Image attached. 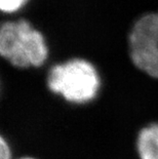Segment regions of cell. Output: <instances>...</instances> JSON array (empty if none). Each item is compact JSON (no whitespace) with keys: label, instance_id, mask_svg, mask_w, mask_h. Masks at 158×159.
<instances>
[{"label":"cell","instance_id":"6da1fadb","mask_svg":"<svg viewBox=\"0 0 158 159\" xmlns=\"http://www.w3.org/2000/svg\"><path fill=\"white\" fill-rule=\"evenodd\" d=\"M0 55L18 68L39 67L48 50L42 34L26 20L4 22L0 27Z\"/></svg>","mask_w":158,"mask_h":159},{"label":"cell","instance_id":"7a4b0ae2","mask_svg":"<svg viewBox=\"0 0 158 159\" xmlns=\"http://www.w3.org/2000/svg\"><path fill=\"white\" fill-rule=\"evenodd\" d=\"M48 89L66 101L84 104L95 99L100 89V77L92 64L73 59L52 67L47 76Z\"/></svg>","mask_w":158,"mask_h":159},{"label":"cell","instance_id":"3957f363","mask_svg":"<svg viewBox=\"0 0 158 159\" xmlns=\"http://www.w3.org/2000/svg\"><path fill=\"white\" fill-rule=\"evenodd\" d=\"M129 45L133 65L158 78V12L145 13L133 24Z\"/></svg>","mask_w":158,"mask_h":159},{"label":"cell","instance_id":"277c9868","mask_svg":"<svg viewBox=\"0 0 158 159\" xmlns=\"http://www.w3.org/2000/svg\"><path fill=\"white\" fill-rule=\"evenodd\" d=\"M137 148L141 159H158V123L144 127L140 131Z\"/></svg>","mask_w":158,"mask_h":159},{"label":"cell","instance_id":"5b68a950","mask_svg":"<svg viewBox=\"0 0 158 159\" xmlns=\"http://www.w3.org/2000/svg\"><path fill=\"white\" fill-rule=\"evenodd\" d=\"M27 0H0V9L3 12H15L25 4Z\"/></svg>","mask_w":158,"mask_h":159},{"label":"cell","instance_id":"8992f818","mask_svg":"<svg viewBox=\"0 0 158 159\" xmlns=\"http://www.w3.org/2000/svg\"><path fill=\"white\" fill-rule=\"evenodd\" d=\"M11 149L4 138H0V159H11Z\"/></svg>","mask_w":158,"mask_h":159},{"label":"cell","instance_id":"52a82bcc","mask_svg":"<svg viewBox=\"0 0 158 159\" xmlns=\"http://www.w3.org/2000/svg\"><path fill=\"white\" fill-rule=\"evenodd\" d=\"M23 159H33V158H23Z\"/></svg>","mask_w":158,"mask_h":159}]
</instances>
